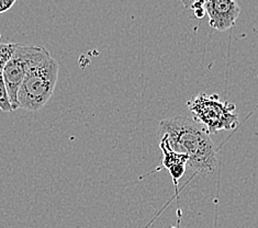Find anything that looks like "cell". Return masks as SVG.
I'll return each instance as SVG.
<instances>
[{
  "instance_id": "277c9868",
  "label": "cell",
  "mask_w": 258,
  "mask_h": 228,
  "mask_svg": "<svg viewBox=\"0 0 258 228\" xmlns=\"http://www.w3.org/2000/svg\"><path fill=\"white\" fill-rule=\"evenodd\" d=\"M51 53L46 48L34 45L17 44L11 58L4 68V80L7 87L11 107L14 111L19 109L18 91L30 67L42 60Z\"/></svg>"
},
{
  "instance_id": "6da1fadb",
  "label": "cell",
  "mask_w": 258,
  "mask_h": 228,
  "mask_svg": "<svg viewBox=\"0 0 258 228\" xmlns=\"http://www.w3.org/2000/svg\"><path fill=\"white\" fill-rule=\"evenodd\" d=\"M158 136L165 137L170 148L188 157V166L199 175H208L218 167L217 147L208 129L195 119L174 116L162 120Z\"/></svg>"
},
{
  "instance_id": "7a4b0ae2",
  "label": "cell",
  "mask_w": 258,
  "mask_h": 228,
  "mask_svg": "<svg viewBox=\"0 0 258 228\" xmlns=\"http://www.w3.org/2000/svg\"><path fill=\"white\" fill-rule=\"evenodd\" d=\"M59 64L52 55L30 67L18 91L19 109L35 112L51 99L58 79Z\"/></svg>"
},
{
  "instance_id": "9c48e42d",
  "label": "cell",
  "mask_w": 258,
  "mask_h": 228,
  "mask_svg": "<svg viewBox=\"0 0 258 228\" xmlns=\"http://www.w3.org/2000/svg\"><path fill=\"white\" fill-rule=\"evenodd\" d=\"M17 0H0V14L10 10L14 5L16 4Z\"/></svg>"
},
{
  "instance_id": "30bf717a",
  "label": "cell",
  "mask_w": 258,
  "mask_h": 228,
  "mask_svg": "<svg viewBox=\"0 0 258 228\" xmlns=\"http://www.w3.org/2000/svg\"><path fill=\"white\" fill-rule=\"evenodd\" d=\"M0 40H2V34H0Z\"/></svg>"
},
{
  "instance_id": "52a82bcc",
  "label": "cell",
  "mask_w": 258,
  "mask_h": 228,
  "mask_svg": "<svg viewBox=\"0 0 258 228\" xmlns=\"http://www.w3.org/2000/svg\"><path fill=\"white\" fill-rule=\"evenodd\" d=\"M3 72L4 70H0V110H2L3 112L10 113L14 111V109L11 107L9 95L7 91V87H6Z\"/></svg>"
},
{
  "instance_id": "5b68a950",
  "label": "cell",
  "mask_w": 258,
  "mask_h": 228,
  "mask_svg": "<svg viewBox=\"0 0 258 228\" xmlns=\"http://www.w3.org/2000/svg\"><path fill=\"white\" fill-rule=\"evenodd\" d=\"M205 10L210 27L221 32L234 27L241 14V8L235 0H206Z\"/></svg>"
},
{
  "instance_id": "8992f818",
  "label": "cell",
  "mask_w": 258,
  "mask_h": 228,
  "mask_svg": "<svg viewBox=\"0 0 258 228\" xmlns=\"http://www.w3.org/2000/svg\"><path fill=\"white\" fill-rule=\"evenodd\" d=\"M159 147L163 153V167L169 171L176 186L177 182L185 175L188 157L185 154H178L171 149L165 137H159Z\"/></svg>"
},
{
  "instance_id": "ba28073f",
  "label": "cell",
  "mask_w": 258,
  "mask_h": 228,
  "mask_svg": "<svg viewBox=\"0 0 258 228\" xmlns=\"http://www.w3.org/2000/svg\"><path fill=\"white\" fill-rule=\"evenodd\" d=\"M16 43H0V70H4L6 64L8 63L14 54Z\"/></svg>"
},
{
  "instance_id": "3957f363",
  "label": "cell",
  "mask_w": 258,
  "mask_h": 228,
  "mask_svg": "<svg viewBox=\"0 0 258 228\" xmlns=\"http://www.w3.org/2000/svg\"><path fill=\"white\" fill-rule=\"evenodd\" d=\"M187 106L194 119L200 122L210 135L221 131H233L239 124L235 104L221 100L218 95L199 94L188 101Z\"/></svg>"
}]
</instances>
